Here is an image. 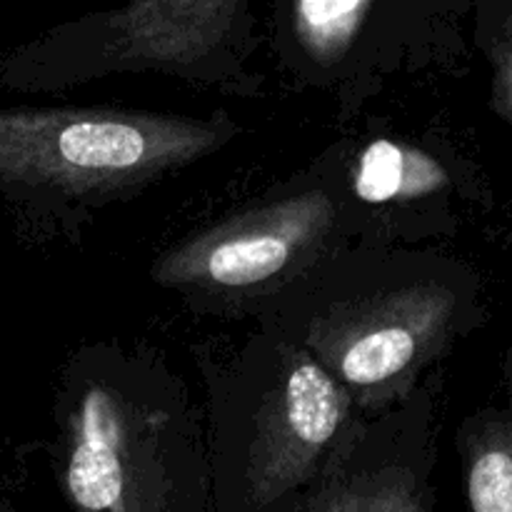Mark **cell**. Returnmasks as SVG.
<instances>
[{"label": "cell", "mask_w": 512, "mask_h": 512, "mask_svg": "<svg viewBox=\"0 0 512 512\" xmlns=\"http://www.w3.org/2000/svg\"><path fill=\"white\" fill-rule=\"evenodd\" d=\"M468 512H512V340L500 360L493 400L458 430Z\"/></svg>", "instance_id": "obj_9"}, {"label": "cell", "mask_w": 512, "mask_h": 512, "mask_svg": "<svg viewBox=\"0 0 512 512\" xmlns=\"http://www.w3.org/2000/svg\"><path fill=\"white\" fill-rule=\"evenodd\" d=\"M53 405L65 488L85 512L163 510L183 478L200 475L203 410L148 345H80L60 370Z\"/></svg>", "instance_id": "obj_2"}, {"label": "cell", "mask_w": 512, "mask_h": 512, "mask_svg": "<svg viewBox=\"0 0 512 512\" xmlns=\"http://www.w3.org/2000/svg\"><path fill=\"white\" fill-rule=\"evenodd\" d=\"M360 243L325 153L250 203L155 255L160 290L208 318H250L310 268Z\"/></svg>", "instance_id": "obj_6"}, {"label": "cell", "mask_w": 512, "mask_h": 512, "mask_svg": "<svg viewBox=\"0 0 512 512\" xmlns=\"http://www.w3.org/2000/svg\"><path fill=\"white\" fill-rule=\"evenodd\" d=\"M508 243H510V248H512V218H510V228H508Z\"/></svg>", "instance_id": "obj_11"}, {"label": "cell", "mask_w": 512, "mask_h": 512, "mask_svg": "<svg viewBox=\"0 0 512 512\" xmlns=\"http://www.w3.org/2000/svg\"><path fill=\"white\" fill-rule=\"evenodd\" d=\"M473 45L488 65L490 108L512 133V0H478Z\"/></svg>", "instance_id": "obj_10"}, {"label": "cell", "mask_w": 512, "mask_h": 512, "mask_svg": "<svg viewBox=\"0 0 512 512\" xmlns=\"http://www.w3.org/2000/svg\"><path fill=\"white\" fill-rule=\"evenodd\" d=\"M360 243L433 245L493 208L490 178L450 135L368 123L330 145Z\"/></svg>", "instance_id": "obj_8"}, {"label": "cell", "mask_w": 512, "mask_h": 512, "mask_svg": "<svg viewBox=\"0 0 512 512\" xmlns=\"http://www.w3.org/2000/svg\"><path fill=\"white\" fill-rule=\"evenodd\" d=\"M243 135L230 113L113 105L0 108V198L30 225L75 233L110 205L210 158Z\"/></svg>", "instance_id": "obj_3"}, {"label": "cell", "mask_w": 512, "mask_h": 512, "mask_svg": "<svg viewBox=\"0 0 512 512\" xmlns=\"http://www.w3.org/2000/svg\"><path fill=\"white\" fill-rule=\"evenodd\" d=\"M0 512H5V510H3V503H0Z\"/></svg>", "instance_id": "obj_12"}, {"label": "cell", "mask_w": 512, "mask_h": 512, "mask_svg": "<svg viewBox=\"0 0 512 512\" xmlns=\"http://www.w3.org/2000/svg\"><path fill=\"white\" fill-rule=\"evenodd\" d=\"M255 0H128L68 20L0 58V85L60 93L113 75H168L238 98L265 88L255 58L265 33Z\"/></svg>", "instance_id": "obj_4"}, {"label": "cell", "mask_w": 512, "mask_h": 512, "mask_svg": "<svg viewBox=\"0 0 512 512\" xmlns=\"http://www.w3.org/2000/svg\"><path fill=\"white\" fill-rule=\"evenodd\" d=\"M250 318L308 350L378 413L413 393L488 320L480 270L435 245L353 243L320 260Z\"/></svg>", "instance_id": "obj_1"}, {"label": "cell", "mask_w": 512, "mask_h": 512, "mask_svg": "<svg viewBox=\"0 0 512 512\" xmlns=\"http://www.w3.org/2000/svg\"><path fill=\"white\" fill-rule=\"evenodd\" d=\"M458 0H270L265 50L293 88L340 123L398 85L465 68Z\"/></svg>", "instance_id": "obj_7"}, {"label": "cell", "mask_w": 512, "mask_h": 512, "mask_svg": "<svg viewBox=\"0 0 512 512\" xmlns=\"http://www.w3.org/2000/svg\"><path fill=\"white\" fill-rule=\"evenodd\" d=\"M205 423L218 468L258 500L318 475L358 418L343 385L278 330L198 355Z\"/></svg>", "instance_id": "obj_5"}]
</instances>
